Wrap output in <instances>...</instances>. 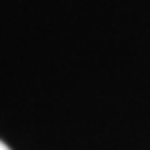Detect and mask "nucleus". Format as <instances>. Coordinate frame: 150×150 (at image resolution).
Returning <instances> with one entry per match:
<instances>
[{
    "instance_id": "nucleus-1",
    "label": "nucleus",
    "mask_w": 150,
    "mask_h": 150,
    "mask_svg": "<svg viewBox=\"0 0 150 150\" xmlns=\"http://www.w3.org/2000/svg\"><path fill=\"white\" fill-rule=\"evenodd\" d=\"M0 150H12V148H10V146H8V144H4L2 140H0Z\"/></svg>"
}]
</instances>
